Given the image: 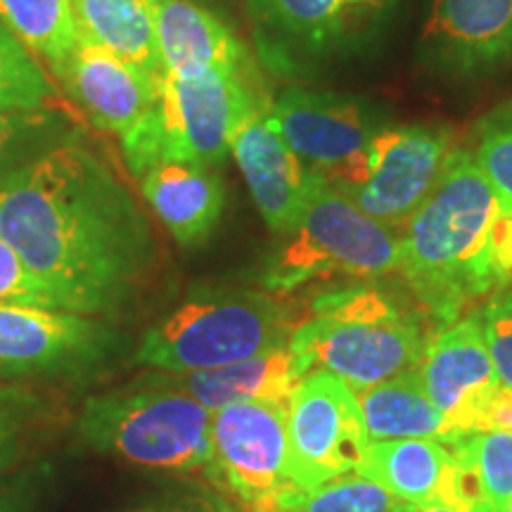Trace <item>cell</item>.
Instances as JSON below:
<instances>
[{
	"mask_svg": "<svg viewBox=\"0 0 512 512\" xmlns=\"http://www.w3.org/2000/svg\"><path fill=\"white\" fill-rule=\"evenodd\" d=\"M358 34L370 36L392 15L394 0H347Z\"/></svg>",
	"mask_w": 512,
	"mask_h": 512,
	"instance_id": "cell-36",
	"label": "cell"
},
{
	"mask_svg": "<svg viewBox=\"0 0 512 512\" xmlns=\"http://www.w3.org/2000/svg\"><path fill=\"white\" fill-rule=\"evenodd\" d=\"M55 88L38 57L0 22V112L50 107Z\"/></svg>",
	"mask_w": 512,
	"mask_h": 512,
	"instance_id": "cell-28",
	"label": "cell"
},
{
	"mask_svg": "<svg viewBox=\"0 0 512 512\" xmlns=\"http://www.w3.org/2000/svg\"><path fill=\"white\" fill-rule=\"evenodd\" d=\"M55 76L93 126L117 133L119 138L150 110L159 81L86 34H79L74 50L55 69Z\"/></svg>",
	"mask_w": 512,
	"mask_h": 512,
	"instance_id": "cell-18",
	"label": "cell"
},
{
	"mask_svg": "<svg viewBox=\"0 0 512 512\" xmlns=\"http://www.w3.org/2000/svg\"><path fill=\"white\" fill-rule=\"evenodd\" d=\"M140 195L181 247H200L219 226L226 188L209 164L164 162L138 176Z\"/></svg>",
	"mask_w": 512,
	"mask_h": 512,
	"instance_id": "cell-20",
	"label": "cell"
},
{
	"mask_svg": "<svg viewBox=\"0 0 512 512\" xmlns=\"http://www.w3.org/2000/svg\"><path fill=\"white\" fill-rule=\"evenodd\" d=\"M292 491L351 475L368 448L356 392L328 370H311L287 401Z\"/></svg>",
	"mask_w": 512,
	"mask_h": 512,
	"instance_id": "cell-10",
	"label": "cell"
},
{
	"mask_svg": "<svg viewBox=\"0 0 512 512\" xmlns=\"http://www.w3.org/2000/svg\"><path fill=\"white\" fill-rule=\"evenodd\" d=\"M230 155L238 162L268 230L278 238H287L302 219L318 176L311 174L287 145L268 114V102L240 126Z\"/></svg>",
	"mask_w": 512,
	"mask_h": 512,
	"instance_id": "cell-17",
	"label": "cell"
},
{
	"mask_svg": "<svg viewBox=\"0 0 512 512\" xmlns=\"http://www.w3.org/2000/svg\"><path fill=\"white\" fill-rule=\"evenodd\" d=\"M399 266V233L370 219L358 204L316 178L297 228L268 261L264 290L290 294L313 280H375Z\"/></svg>",
	"mask_w": 512,
	"mask_h": 512,
	"instance_id": "cell-7",
	"label": "cell"
},
{
	"mask_svg": "<svg viewBox=\"0 0 512 512\" xmlns=\"http://www.w3.org/2000/svg\"><path fill=\"white\" fill-rule=\"evenodd\" d=\"M266 107L247 76L181 79L162 74L150 110L121 136V152L131 174L155 164L183 162L216 166L230 155L240 126Z\"/></svg>",
	"mask_w": 512,
	"mask_h": 512,
	"instance_id": "cell-6",
	"label": "cell"
},
{
	"mask_svg": "<svg viewBox=\"0 0 512 512\" xmlns=\"http://www.w3.org/2000/svg\"><path fill=\"white\" fill-rule=\"evenodd\" d=\"M268 114L311 174L347 195L361 183L368 145L382 126L366 100L290 86L268 102Z\"/></svg>",
	"mask_w": 512,
	"mask_h": 512,
	"instance_id": "cell-8",
	"label": "cell"
},
{
	"mask_svg": "<svg viewBox=\"0 0 512 512\" xmlns=\"http://www.w3.org/2000/svg\"><path fill=\"white\" fill-rule=\"evenodd\" d=\"M34 420V401L19 389H0V472L12 465Z\"/></svg>",
	"mask_w": 512,
	"mask_h": 512,
	"instance_id": "cell-32",
	"label": "cell"
},
{
	"mask_svg": "<svg viewBox=\"0 0 512 512\" xmlns=\"http://www.w3.org/2000/svg\"><path fill=\"white\" fill-rule=\"evenodd\" d=\"M166 74L181 79L247 76V50L235 31L195 0H150Z\"/></svg>",
	"mask_w": 512,
	"mask_h": 512,
	"instance_id": "cell-19",
	"label": "cell"
},
{
	"mask_svg": "<svg viewBox=\"0 0 512 512\" xmlns=\"http://www.w3.org/2000/svg\"><path fill=\"white\" fill-rule=\"evenodd\" d=\"M477 432H512V387L498 384L479 415Z\"/></svg>",
	"mask_w": 512,
	"mask_h": 512,
	"instance_id": "cell-35",
	"label": "cell"
},
{
	"mask_svg": "<svg viewBox=\"0 0 512 512\" xmlns=\"http://www.w3.org/2000/svg\"><path fill=\"white\" fill-rule=\"evenodd\" d=\"M74 138H79V131L72 119L53 105L41 110L0 112V183Z\"/></svg>",
	"mask_w": 512,
	"mask_h": 512,
	"instance_id": "cell-25",
	"label": "cell"
},
{
	"mask_svg": "<svg viewBox=\"0 0 512 512\" xmlns=\"http://www.w3.org/2000/svg\"><path fill=\"white\" fill-rule=\"evenodd\" d=\"M209 479L242 503L268 512L292 491L287 406L245 401L221 408L211 420Z\"/></svg>",
	"mask_w": 512,
	"mask_h": 512,
	"instance_id": "cell-11",
	"label": "cell"
},
{
	"mask_svg": "<svg viewBox=\"0 0 512 512\" xmlns=\"http://www.w3.org/2000/svg\"><path fill=\"white\" fill-rule=\"evenodd\" d=\"M418 373L430 401L453 430L477 432L484 403L501 384L486 347L482 313H465L427 339Z\"/></svg>",
	"mask_w": 512,
	"mask_h": 512,
	"instance_id": "cell-14",
	"label": "cell"
},
{
	"mask_svg": "<svg viewBox=\"0 0 512 512\" xmlns=\"http://www.w3.org/2000/svg\"><path fill=\"white\" fill-rule=\"evenodd\" d=\"M477 512H505L512 501V432H467L458 439Z\"/></svg>",
	"mask_w": 512,
	"mask_h": 512,
	"instance_id": "cell-27",
	"label": "cell"
},
{
	"mask_svg": "<svg viewBox=\"0 0 512 512\" xmlns=\"http://www.w3.org/2000/svg\"><path fill=\"white\" fill-rule=\"evenodd\" d=\"M214 413L152 373L83 403V444L128 467L190 475L211 465Z\"/></svg>",
	"mask_w": 512,
	"mask_h": 512,
	"instance_id": "cell-5",
	"label": "cell"
},
{
	"mask_svg": "<svg viewBox=\"0 0 512 512\" xmlns=\"http://www.w3.org/2000/svg\"><path fill=\"white\" fill-rule=\"evenodd\" d=\"M0 22L53 72L81 34L72 0H0Z\"/></svg>",
	"mask_w": 512,
	"mask_h": 512,
	"instance_id": "cell-24",
	"label": "cell"
},
{
	"mask_svg": "<svg viewBox=\"0 0 512 512\" xmlns=\"http://www.w3.org/2000/svg\"><path fill=\"white\" fill-rule=\"evenodd\" d=\"M439 328L479 297L512 283V216L472 152H451L427 200L399 230V266Z\"/></svg>",
	"mask_w": 512,
	"mask_h": 512,
	"instance_id": "cell-2",
	"label": "cell"
},
{
	"mask_svg": "<svg viewBox=\"0 0 512 512\" xmlns=\"http://www.w3.org/2000/svg\"><path fill=\"white\" fill-rule=\"evenodd\" d=\"M302 318L283 294L211 287L190 294L150 325L140 337L133 363L174 375L230 366L287 347Z\"/></svg>",
	"mask_w": 512,
	"mask_h": 512,
	"instance_id": "cell-3",
	"label": "cell"
},
{
	"mask_svg": "<svg viewBox=\"0 0 512 512\" xmlns=\"http://www.w3.org/2000/svg\"><path fill=\"white\" fill-rule=\"evenodd\" d=\"M81 34L112 50L150 79L164 74L150 0H72Z\"/></svg>",
	"mask_w": 512,
	"mask_h": 512,
	"instance_id": "cell-23",
	"label": "cell"
},
{
	"mask_svg": "<svg viewBox=\"0 0 512 512\" xmlns=\"http://www.w3.org/2000/svg\"><path fill=\"white\" fill-rule=\"evenodd\" d=\"M152 373L200 401L211 413L245 401H271L287 406L294 387L306 375L302 363L292 354L290 344L221 368L176 375L157 373V370Z\"/></svg>",
	"mask_w": 512,
	"mask_h": 512,
	"instance_id": "cell-21",
	"label": "cell"
},
{
	"mask_svg": "<svg viewBox=\"0 0 512 512\" xmlns=\"http://www.w3.org/2000/svg\"><path fill=\"white\" fill-rule=\"evenodd\" d=\"M451 152L444 128L382 124L368 145L366 174L349 197L370 219L399 233L437 185Z\"/></svg>",
	"mask_w": 512,
	"mask_h": 512,
	"instance_id": "cell-12",
	"label": "cell"
},
{
	"mask_svg": "<svg viewBox=\"0 0 512 512\" xmlns=\"http://www.w3.org/2000/svg\"><path fill=\"white\" fill-rule=\"evenodd\" d=\"M268 512H408V503L373 479L351 472L313 489L285 491Z\"/></svg>",
	"mask_w": 512,
	"mask_h": 512,
	"instance_id": "cell-26",
	"label": "cell"
},
{
	"mask_svg": "<svg viewBox=\"0 0 512 512\" xmlns=\"http://www.w3.org/2000/svg\"><path fill=\"white\" fill-rule=\"evenodd\" d=\"M425 347L420 318L373 285L320 294L290 337L304 373L328 370L351 389L418 368Z\"/></svg>",
	"mask_w": 512,
	"mask_h": 512,
	"instance_id": "cell-4",
	"label": "cell"
},
{
	"mask_svg": "<svg viewBox=\"0 0 512 512\" xmlns=\"http://www.w3.org/2000/svg\"><path fill=\"white\" fill-rule=\"evenodd\" d=\"M420 55L453 79L491 72L512 57V0H432Z\"/></svg>",
	"mask_w": 512,
	"mask_h": 512,
	"instance_id": "cell-16",
	"label": "cell"
},
{
	"mask_svg": "<svg viewBox=\"0 0 512 512\" xmlns=\"http://www.w3.org/2000/svg\"><path fill=\"white\" fill-rule=\"evenodd\" d=\"M259 53L280 74H304L361 43L347 0H247Z\"/></svg>",
	"mask_w": 512,
	"mask_h": 512,
	"instance_id": "cell-13",
	"label": "cell"
},
{
	"mask_svg": "<svg viewBox=\"0 0 512 512\" xmlns=\"http://www.w3.org/2000/svg\"><path fill=\"white\" fill-rule=\"evenodd\" d=\"M505 512H512V501L508 503V508H505Z\"/></svg>",
	"mask_w": 512,
	"mask_h": 512,
	"instance_id": "cell-38",
	"label": "cell"
},
{
	"mask_svg": "<svg viewBox=\"0 0 512 512\" xmlns=\"http://www.w3.org/2000/svg\"><path fill=\"white\" fill-rule=\"evenodd\" d=\"M505 216H512V102L496 110L479 128L472 152Z\"/></svg>",
	"mask_w": 512,
	"mask_h": 512,
	"instance_id": "cell-29",
	"label": "cell"
},
{
	"mask_svg": "<svg viewBox=\"0 0 512 512\" xmlns=\"http://www.w3.org/2000/svg\"><path fill=\"white\" fill-rule=\"evenodd\" d=\"M361 406L368 441L439 439L460 437L422 387L418 368L403 370L389 380L354 389Z\"/></svg>",
	"mask_w": 512,
	"mask_h": 512,
	"instance_id": "cell-22",
	"label": "cell"
},
{
	"mask_svg": "<svg viewBox=\"0 0 512 512\" xmlns=\"http://www.w3.org/2000/svg\"><path fill=\"white\" fill-rule=\"evenodd\" d=\"M479 313L498 380L505 387H512V283L491 294Z\"/></svg>",
	"mask_w": 512,
	"mask_h": 512,
	"instance_id": "cell-30",
	"label": "cell"
},
{
	"mask_svg": "<svg viewBox=\"0 0 512 512\" xmlns=\"http://www.w3.org/2000/svg\"><path fill=\"white\" fill-rule=\"evenodd\" d=\"M128 512H235L233 503L204 484H178Z\"/></svg>",
	"mask_w": 512,
	"mask_h": 512,
	"instance_id": "cell-33",
	"label": "cell"
},
{
	"mask_svg": "<svg viewBox=\"0 0 512 512\" xmlns=\"http://www.w3.org/2000/svg\"><path fill=\"white\" fill-rule=\"evenodd\" d=\"M0 302L64 309L62 299L50 292L36 275L29 273V268L22 264V259L12 252L3 238H0Z\"/></svg>",
	"mask_w": 512,
	"mask_h": 512,
	"instance_id": "cell-31",
	"label": "cell"
},
{
	"mask_svg": "<svg viewBox=\"0 0 512 512\" xmlns=\"http://www.w3.org/2000/svg\"><path fill=\"white\" fill-rule=\"evenodd\" d=\"M41 472L31 470L0 486V512H31L36 505Z\"/></svg>",
	"mask_w": 512,
	"mask_h": 512,
	"instance_id": "cell-34",
	"label": "cell"
},
{
	"mask_svg": "<svg viewBox=\"0 0 512 512\" xmlns=\"http://www.w3.org/2000/svg\"><path fill=\"white\" fill-rule=\"evenodd\" d=\"M460 437L451 441H373L356 472L411 505H441L451 512H477L470 472L458 448Z\"/></svg>",
	"mask_w": 512,
	"mask_h": 512,
	"instance_id": "cell-15",
	"label": "cell"
},
{
	"mask_svg": "<svg viewBox=\"0 0 512 512\" xmlns=\"http://www.w3.org/2000/svg\"><path fill=\"white\" fill-rule=\"evenodd\" d=\"M0 238L64 309L110 320L157 266V240L121 178L79 138L0 183Z\"/></svg>",
	"mask_w": 512,
	"mask_h": 512,
	"instance_id": "cell-1",
	"label": "cell"
},
{
	"mask_svg": "<svg viewBox=\"0 0 512 512\" xmlns=\"http://www.w3.org/2000/svg\"><path fill=\"white\" fill-rule=\"evenodd\" d=\"M117 349L119 335L105 318L0 302V380L81 377Z\"/></svg>",
	"mask_w": 512,
	"mask_h": 512,
	"instance_id": "cell-9",
	"label": "cell"
},
{
	"mask_svg": "<svg viewBox=\"0 0 512 512\" xmlns=\"http://www.w3.org/2000/svg\"><path fill=\"white\" fill-rule=\"evenodd\" d=\"M408 512H451V510L441 508V505H411L408 503Z\"/></svg>",
	"mask_w": 512,
	"mask_h": 512,
	"instance_id": "cell-37",
	"label": "cell"
}]
</instances>
